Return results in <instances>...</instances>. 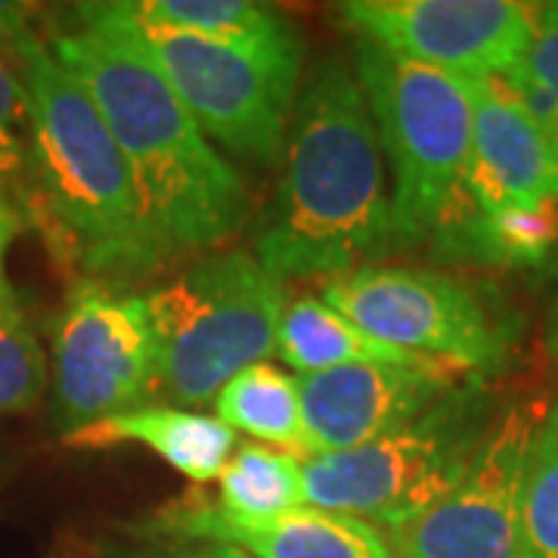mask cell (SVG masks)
Masks as SVG:
<instances>
[{
    "instance_id": "obj_1",
    "label": "cell",
    "mask_w": 558,
    "mask_h": 558,
    "mask_svg": "<svg viewBox=\"0 0 558 558\" xmlns=\"http://www.w3.org/2000/svg\"><path fill=\"white\" fill-rule=\"evenodd\" d=\"M47 47L100 109L168 260L233 245L252 220L236 165L202 134L119 3H78Z\"/></svg>"
},
{
    "instance_id": "obj_2",
    "label": "cell",
    "mask_w": 558,
    "mask_h": 558,
    "mask_svg": "<svg viewBox=\"0 0 558 558\" xmlns=\"http://www.w3.org/2000/svg\"><path fill=\"white\" fill-rule=\"evenodd\" d=\"M395 248L391 183L351 62L329 53L301 78L279 180L252 255L286 282L336 279Z\"/></svg>"
},
{
    "instance_id": "obj_3",
    "label": "cell",
    "mask_w": 558,
    "mask_h": 558,
    "mask_svg": "<svg viewBox=\"0 0 558 558\" xmlns=\"http://www.w3.org/2000/svg\"><path fill=\"white\" fill-rule=\"evenodd\" d=\"M25 90L28 205L53 252L78 277L134 286L171 264L146 218L134 174L100 109L47 40L13 57Z\"/></svg>"
},
{
    "instance_id": "obj_4",
    "label": "cell",
    "mask_w": 558,
    "mask_h": 558,
    "mask_svg": "<svg viewBox=\"0 0 558 558\" xmlns=\"http://www.w3.org/2000/svg\"><path fill=\"white\" fill-rule=\"evenodd\" d=\"M351 69L391 174L395 248L432 245L469 208L472 78L400 60L360 38Z\"/></svg>"
},
{
    "instance_id": "obj_5",
    "label": "cell",
    "mask_w": 558,
    "mask_h": 558,
    "mask_svg": "<svg viewBox=\"0 0 558 558\" xmlns=\"http://www.w3.org/2000/svg\"><path fill=\"white\" fill-rule=\"evenodd\" d=\"M143 299L156 332V398L171 407H205L245 366L277 357L286 286L248 248L199 255Z\"/></svg>"
},
{
    "instance_id": "obj_6",
    "label": "cell",
    "mask_w": 558,
    "mask_h": 558,
    "mask_svg": "<svg viewBox=\"0 0 558 558\" xmlns=\"http://www.w3.org/2000/svg\"><path fill=\"white\" fill-rule=\"evenodd\" d=\"M497 413L494 388L472 376L395 432L304 462V506L395 531L450 494Z\"/></svg>"
},
{
    "instance_id": "obj_7",
    "label": "cell",
    "mask_w": 558,
    "mask_h": 558,
    "mask_svg": "<svg viewBox=\"0 0 558 558\" xmlns=\"http://www.w3.org/2000/svg\"><path fill=\"white\" fill-rule=\"evenodd\" d=\"M134 28L178 100L227 159L277 168L299 100L304 57H267L143 22H134Z\"/></svg>"
},
{
    "instance_id": "obj_8",
    "label": "cell",
    "mask_w": 558,
    "mask_h": 558,
    "mask_svg": "<svg viewBox=\"0 0 558 558\" xmlns=\"http://www.w3.org/2000/svg\"><path fill=\"white\" fill-rule=\"evenodd\" d=\"M156 332L143 292L97 277H72L53 323L50 395L65 438L84 425L156 400Z\"/></svg>"
},
{
    "instance_id": "obj_9",
    "label": "cell",
    "mask_w": 558,
    "mask_h": 558,
    "mask_svg": "<svg viewBox=\"0 0 558 558\" xmlns=\"http://www.w3.org/2000/svg\"><path fill=\"white\" fill-rule=\"evenodd\" d=\"M319 299L366 336L416 357L487 376L506 360V332L462 279L400 264H366L323 282Z\"/></svg>"
},
{
    "instance_id": "obj_10",
    "label": "cell",
    "mask_w": 558,
    "mask_h": 558,
    "mask_svg": "<svg viewBox=\"0 0 558 558\" xmlns=\"http://www.w3.org/2000/svg\"><path fill=\"white\" fill-rule=\"evenodd\" d=\"M546 410L543 395L506 403L450 494L385 531L395 558H521V490Z\"/></svg>"
},
{
    "instance_id": "obj_11",
    "label": "cell",
    "mask_w": 558,
    "mask_h": 558,
    "mask_svg": "<svg viewBox=\"0 0 558 558\" xmlns=\"http://www.w3.org/2000/svg\"><path fill=\"white\" fill-rule=\"evenodd\" d=\"M351 35L400 60L462 78H506L534 40L537 3L519 0H351L339 3Z\"/></svg>"
},
{
    "instance_id": "obj_12",
    "label": "cell",
    "mask_w": 558,
    "mask_h": 558,
    "mask_svg": "<svg viewBox=\"0 0 558 558\" xmlns=\"http://www.w3.org/2000/svg\"><path fill=\"white\" fill-rule=\"evenodd\" d=\"M465 379L472 376L428 357L299 376L304 425L317 457L344 453L407 425Z\"/></svg>"
},
{
    "instance_id": "obj_13",
    "label": "cell",
    "mask_w": 558,
    "mask_h": 558,
    "mask_svg": "<svg viewBox=\"0 0 558 558\" xmlns=\"http://www.w3.org/2000/svg\"><path fill=\"white\" fill-rule=\"evenodd\" d=\"M146 543H218L252 558H395L369 521L301 506L274 519H233L205 494H186L140 524Z\"/></svg>"
},
{
    "instance_id": "obj_14",
    "label": "cell",
    "mask_w": 558,
    "mask_h": 558,
    "mask_svg": "<svg viewBox=\"0 0 558 558\" xmlns=\"http://www.w3.org/2000/svg\"><path fill=\"white\" fill-rule=\"evenodd\" d=\"M558 202V146L502 78H472L465 205L481 215Z\"/></svg>"
},
{
    "instance_id": "obj_15",
    "label": "cell",
    "mask_w": 558,
    "mask_h": 558,
    "mask_svg": "<svg viewBox=\"0 0 558 558\" xmlns=\"http://www.w3.org/2000/svg\"><path fill=\"white\" fill-rule=\"evenodd\" d=\"M60 440L75 450H112L134 444L193 484L218 481L227 459L240 447V438L218 416L171 403H143L84 425Z\"/></svg>"
},
{
    "instance_id": "obj_16",
    "label": "cell",
    "mask_w": 558,
    "mask_h": 558,
    "mask_svg": "<svg viewBox=\"0 0 558 558\" xmlns=\"http://www.w3.org/2000/svg\"><path fill=\"white\" fill-rule=\"evenodd\" d=\"M134 22L218 40L267 57H304V40L277 7L255 0H119Z\"/></svg>"
},
{
    "instance_id": "obj_17",
    "label": "cell",
    "mask_w": 558,
    "mask_h": 558,
    "mask_svg": "<svg viewBox=\"0 0 558 558\" xmlns=\"http://www.w3.org/2000/svg\"><path fill=\"white\" fill-rule=\"evenodd\" d=\"M215 416L240 438H252L286 457L311 462L317 459L311 432L304 425L299 376L274 363H252L218 391Z\"/></svg>"
},
{
    "instance_id": "obj_18",
    "label": "cell",
    "mask_w": 558,
    "mask_h": 558,
    "mask_svg": "<svg viewBox=\"0 0 558 558\" xmlns=\"http://www.w3.org/2000/svg\"><path fill=\"white\" fill-rule=\"evenodd\" d=\"M440 258L490 264V267H539L558 252V202L481 215L465 208L432 240Z\"/></svg>"
},
{
    "instance_id": "obj_19",
    "label": "cell",
    "mask_w": 558,
    "mask_h": 558,
    "mask_svg": "<svg viewBox=\"0 0 558 558\" xmlns=\"http://www.w3.org/2000/svg\"><path fill=\"white\" fill-rule=\"evenodd\" d=\"M277 357L292 369V376H317L351 363H395L416 360V354L366 336L357 323L319 295H299L286 304L279 319Z\"/></svg>"
},
{
    "instance_id": "obj_20",
    "label": "cell",
    "mask_w": 558,
    "mask_h": 558,
    "mask_svg": "<svg viewBox=\"0 0 558 558\" xmlns=\"http://www.w3.org/2000/svg\"><path fill=\"white\" fill-rule=\"evenodd\" d=\"M215 484L211 502L233 519H274L304 506V462L264 444H240Z\"/></svg>"
},
{
    "instance_id": "obj_21",
    "label": "cell",
    "mask_w": 558,
    "mask_h": 558,
    "mask_svg": "<svg viewBox=\"0 0 558 558\" xmlns=\"http://www.w3.org/2000/svg\"><path fill=\"white\" fill-rule=\"evenodd\" d=\"M521 558H558V400L546 410L524 472Z\"/></svg>"
},
{
    "instance_id": "obj_22",
    "label": "cell",
    "mask_w": 558,
    "mask_h": 558,
    "mask_svg": "<svg viewBox=\"0 0 558 558\" xmlns=\"http://www.w3.org/2000/svg\"><path fill=\"white\" fill-rule=\"evenodd\" d=\"M50 388V360L20 301L0 304V416L35 410Z\"/></svg>"
},
{
    "instance_id": "obj_23",
    "label": "cell",
    "mask_w": 558,
    "mask_h": 558,
    "mask_svg": "<svg viewBox=\"0 0 558 558\" xmlns=\"http://www.w3.org/2000/svg\"><path fill=\"white\" fill-rule=\"evenodd\" d=\"M521 69L558 106V0L556 3H537L534 40H531V50L521 62Z\"/></svg>"
},
{
    "instance_id": "obj_24",
    "label": "cell",
    "mask_w": 558,
    "mask_h": 558,
    "mask_svg": "<svg viewBox=\"0 0 558 558\" xmlns=\"http://www.w3.org/2000/svg\"><path fill=\"white\" fill-rule=\"evenodd\" d=\"M47 558H174L159 543H128L97 534H62Z\"/></svg>"
},
{
    "instance_id": "obj_25",
    "label": "cell",
    "mask_w": 558,
    "mask_h": 558,
    "mask_svg": "<svg viewBox=\"0 0 558 558\" xmlns=\"http://www.w3.org/2000/svg\"><path fill=\"white\" fill-rule=\"evenodd\" d=\"M40 10L35 3L0 0V57L13 60L25 44L44 38L38 32Z\"/></svg>"
},
{
    "instance_id": "obj_26",
    "label": "cell",
    "mask_w": 558,
    "mask_h": 558,
    "mask_svg": "<svg viewBox=\"0 0 558 558\" xmlns=\"http://www.w3.org/2000/svg\"><path fill=\"white\" fill-rule=\"evenodd\" d=\"M0 196H10L25 208L28 199V156L20 134L0 131Z\"/></svg>"
},
{
    "instance_id": "obj_27",
    "label": "cell",
    "mask_w": 558,
    "mask_h": 558,
    "mask_svg": "<svg viewBox=\"0 0 558 558\" xmlns=\"http://www.w3.org/2000/svg\"><path fill=\"white\" fill-rule=\"evenodd\" d=\"M25 215L28 211L22 208L20 202L10 199V196H0V304L16 301L13 282H10V274H7V258H10V248L22 236V230L28 227Z\"/></svg>"
},
{
    "instance_id": "obj_28",
    "label": "cell",
    "mask_w": 558,
    "mask_h": 558,
    "mask_svg": "<svg viewBox=\"0 0 558 558\" xmlns=\"http://www.w3.org/2000/svg\"><path fill=\"white\" fill-rule=\"evenodd\" d=\"M0 131L20 134L25 131V90L13 62L0 57Z\"/></svg>"
},
{
    "instance_id": "obj_29",
    "label": "cell",
    "mask_w": 558,
    "mask_h": 558,
    "mask_svg": "<svg viewBox=\"0 0 558 558\" xmlns=\"http://www.w3.org/2000/svg\"><path fill=\"white\" fill-rule=\"evenodd\" d=\"M165 546V543H159ZM174 558H252L245 553H236L230 546H218V543H178V546H165Z\"/></svg>"
},
{
    "instance_id": "obj_30",
    "label": "cell",
    "mask_w": 558,
    "mask_h": 558,
    "mask_svg": "<svg viewBox=\"0 0 558 558\" xmlns=\"http://www.w3.org/2000/svg\"><path fill=\"white\" fill-rule=\"evenodd\" d=\"M546 351L558 360V304L556 311H553V317L546 323Z\"/></svg>"
},
{
    "instance_id": "obj_31",
    "label": "cell",
    "mask_w": 558,
    "mask_h": 558,
    "mask_svg": "<svg viewBox=\"0 0 558 558\" xmlns=\"http://www.w3.org/2000/svg\"><path fill=\"white\" fill-rule=\"evenodd\" d=\"M553 264H556V270H558V252H556V258H553Z\"/></svg>"
}]
</instances>
